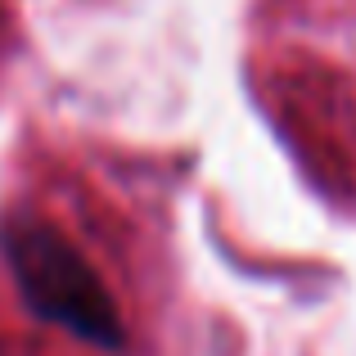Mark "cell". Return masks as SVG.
Segmentation results:
<instances>
[{"mask_svg": "<svg viewBox=\"0 0 356 356\" xmlns=\"http://www.w3.org/2000/svg\"><path fill=\"white\" fill-rule=\"evenodd\" d=\"M0 257L14 275L18 298L36 321L59 325L99 352L127 348V325H122L108 284L50 221L32 217V212H5L0 217Z\"/></svg>", "mask_w": 356, "mask_h": 356, "instance_id": "obj_1", "label": "cell"}]
</instances>
